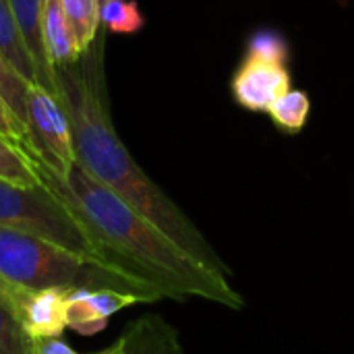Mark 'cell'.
Returning a JSON list of instances; mask_svg holds the SVG:
<instances>
[{
    "instance_id": "3",
    "label": "cell",
    "mask_w": 354,
    "mask_h": 354,
    "mask_svg": "<svg viewBox=\"0 0 354 354\" xmlns=\"http://www.w3.org/2000/svg\"><path fill=\"white\" fill-rule=\"evenodd\" d=\"M0 278L27 292L48 288H116L149 303L147 297L127 280L50 241L4 226H0Z\"/></svg>"
},
{
    "instance_id": "6",
    "label": "cell",
    "mask_w": 354,
    "mask_h": 354,
    "mask_svg": "<svg viewBox=\"0 0 354 354\" xmlns=\"http://www.w3.org/2000/svg\"><path fill=\"white\" fill-rule=\"evenodd\" d=\"M290 89V75L284 62L245 56L234 79V100L253 112H268L270 106Z\"/></svg>"
},
{
    "instance_id": "1",
    "label": "cell",
    "mask_w": 354,
    "mask_h": 354,
    "mask_svg": "<svg viewBox=\"0 0 354 354\" xmlns=\"http://www.w3.org/2000/svg\"><path fill=\"white\" fill-rule=\"evenodd\" d=\"M33 164L39 180L85 226L110 270L156 303L197 297L234 311L243 309L245 301L228 278L201 266L79 164L66 174H56L35 160Z\"/></svg>"
},
{
    "instance_id": "13",
    "label": "cell",
    "mask_w": 354,
    "mask_h": 354,
    "mask_svg": "<svg viewBox=\"0 0 354 354\" xmlns=\"http://www.w3.org/2000/svg\"><path fill=\"white\" fill-rule=\"evenodd\" d=\"M62 6H64V12L68 17V23L73 27L79 48L81 52H85L100 35L102 0H62Z\"/></svg>"
},
{
    "instance_id": "14",
    "label": "cell",
    "mask_w": 354,
    "mask_h": 354,
    "mask_svg": "<svg viewBox=\"0 0 354 354\" xmlns=\"http://www.w3.org/2000/svg\"><path fill=\"white\" fill-rule=\"evenodd\" d=\"M0 178L19 185H39V174L33 160L8 137L0 135Z\"/></svg>"
},
{
    "instance_id": "5",
    "label": "cell",
    "mask_w": 354,
    "mask_h": 354,
    "mask_svg": "<svg viewBox=\"0 0 354 354\" xmlns=\"http://www.w3.org/2000/svg\"><path fill=\"white\" fill-rule=\"evenodd\" d=\"M25 122L33 143L31 160L56 174H66L75 164L73 124L58 93L39 83H29L25 95Z\"/></svg>"
},
{
    "instance_id": "8",
    "label": "cell",
    "mask_w": 354,
    "mask_h": 354,
    "mask_svg": "<svg viewBox=\"0 0 354 354\" xmlns=\"http://www.w3.org/2000/svg\"><path fill=\"white\" fill-rule=\"evenodd\" d=\"M71 290L48 288L27 292L19 317L25 332L33 338H60L66 326V299Z\"/></svg>"
},
{
    "instance_id": "7",
    "label": "cell",
    "mask_w": 354,
    "mask_h": 354,
    "mask_svg": "<svg viewBox=\"0 0 354 354\" xmlns=\"http://www.w3.org/2000/svg\"><path fill=\"white\" fill-rule=\"evenodd\" d=\"M137 303H143L137 295L116 288H75L66 299V326L83 336H93L114 313Z\"/></svg>"
},
{
    "instance_id": "19",
    "label": "cell",
    "mask_w": 354,
    "mask_h": 354,
    "mask_svg": "<svg viewBox=\"0 0 354 354\" xmlns=\"http://www.w3.org/2000/svg\"><path fill=\"white\" fill-rule=\"evenodd\" d=\"M0 135L8 137L19 147H23L29 158L33 156V143H31L27 124L12 112V108L6 104V100L2 95H0Z\"/></svg>"
},
{
    "instance_id": "20",
    "label": "cell",
    "mask_w": 354,
    "mask_h": 354,
    "mask_svg": "<svg viewBox=\"0 0 354 354\" xmlns=\"http://www.w3.org/2000/svg\"><path fill=\"white\" fill-rule=\"evenodd\" d=\"M286 54L288 48L284 39L276 33H257L249 41L247 56L261 58V60H272V62H284L286 64Z\"/></svg>"
},
{
    "instance_id": "16",
    "label": "cell",
    "mask_w": 354,
    "mask_h": 354,
    "mask_svg": "<svg viewBox=\"0 0 354 354\" xmlns=\"http://www.w3.org/2000/svg\"><path fill=\"white\" fill-rule=\"evenodd\" d=\"M0 354H33V338L25 332L15 307L0 297Z\"/></svg>"
},
{
    "instance_id": "17",
    "label": "cell",
    "mask_w": 354,
    "mask_h": 354,
    "mask_svg": "<svg viewBox=\"0 0 354 354\" xmlns=\"http://www.w3.org/2000/svg\"><path fill=\"white\" fill-rule=\"evenodd\" d=\"M100 19L110 33L120 35L137 33L143 27V15L135 0H102Z\"/></svg>"
},
{
    "instance_id": "22",
    "label": "cell",
    "mask_w": 354,
    "mask_h": 354,
    "mask_svg": "<svg viewBox=\"0 0 354 354\" xmlns=\"http://www.w3.org/2000/svg\"><path fill=\"white\" fill-rule=\"evenodd\" d=\"M0 297L6 299V301L15 307V311L19 313V311H21V305H23V301H25V297H27V290H19V288L10 286L8 282H4V280L0 278Z\"/></svg>"
},
{
    "instance_id": "9",
    "label": "cell",
    "mask_w": 354,
    "mask_h": 354,
    "mask_svg": "<svg viewBox=\"0 0 354 354\" xmlns=\"http://www.w3.org/2000/svg\"><path fill=\"white\" fill-rule=\"evenodd\" d=\"M39 27H41V46L48 64L52 66L54 73L66 68L68 64L81 58L83 52L77 44L62 0H41Z\"/></svg>"
},
{
    "instance_id": "4",
    "label": "cell",
    "mask_w": 354,
    "mask_h": 354,
    "mask_svg": "<svg viewBox=\"0 0 354 354\" xmlns=\"http://www.w3.org/2000/svg\"><path fill=\"white\" fill-rule=\"evenodd\" d=\"M0 226L50 241V243L83 257L85 261L114 274L110 270V266L106 263L102 251L97 249V245L85 230V226L79 222V218L44 183L19 185V183L0 178ZM114 276H118V274H114ZM129 284H133V282H129ZM135 288H139V286H135ZM141 292L147 297L149 303H156L145 290H141Z\"/></svg>"
},
{
    "instance_id": "12",
    "label": "cell",
    "mask_w": 354,
    "mask_h": 354,
    "mask_svg": "<svg viewBox=\"0 0 354 354\" xmlns=\"http://www.w3.org/2000/svg\"><path fill=\"white\" fill-rule=\"evenodd\" d=\"M0 52L8 58V62L25 81L29 83L37 81L35 64L19 29V23L15 19L10 0H0Z\"/></svg>"
},
{
    "instance_id": "15",
    "label": "cell",
    "mask_w": 354,
    "mask_h": 354,
    "mask_svg": "<svg viewBox=\"0 0 354 354\" xmlns=\"http://www.w3.org/2000/svg\"><path fill=\"white\" fill-rule=\"evenodd\" d=\"M309 95L303 91H292L288 89L284 95H280L268 110L272 120L288 133H299L307 124L309 116Z\"/></svg>"
},
{
    "instance_id": "10",
    "label": "cell",
    "mask_w": 354,
    "mask_h": 354,
    "mask_svg": "<svg viewBox=\"0 0 354 354\" xmlns=\"http://www.w3.org/2000/svg\"><path fill=\"white\" fill-rule=\"evenodd\" d=\"M122 354H185L178 332L158 313H147L120 336Z\"/></svg>"
},
{
    "instance_id": "2",
    "label": "cell",
    "mask_w": 354,
    "mask_h": 354,
    "mask_svg": "<svg viewBox=\"0 0 354 354\" xmlns=\"http://www.w3.org/2000/svg\"><path fill=\"white\" fill-rule=\"evenodd\" d=\"M104 37L66 68L56 71L58 95L73 124L77 164L158 226L201 266L230 280L232 272L180 207L141 170L120 141L104 85Z\"/></svg>"
},
{
    "instance_id": "11",
    "label": "cell",
    "mask_w": 354,
    "mask_h": 354,
    "mask_svg": "<svg viewBox=\"0 0 354 354\" xmlns=\"http://www.w3.org/2000/svg\"><path fill=\"white\" fill-rule=\"evenodd\" d=\"M15 19L19 23V29L23 33V39L29 48V54L35 64L37 81L39 85L48 87L50 91L58 93L56 87V73L48 64L44 46H41V27H39V15H41V0H10Z\"/></svg>"
},
{
    "instance_id": "18",
    "label": "cell",
    "mask_w": 354,
    "mask_h": 354,
    "mask_svg": "<svg viewBox=\"0 0 354 354\" xmlns=\"http://www.w3.org/2000/svg\"><path fill=\"white\" fill-rule=\"evenodd\" d=\"M29 81H25L8 58L0 52V95L12 108V112L25 122V95H27ZM27 124V122H25Z\"/></svg>"
},
{
    "instance_id": "21",
    "label": "cell",
    "mask_w": 354,
    "mask_h": 354,
    "mask_svg": "<svg viewBox=\"0 0 354 354\" xmlns=\"http://www.w3.org/2000/svg\"><path fill=\"white\" fill-rule=\"evenodd\" d=\"M33 354H81L75 348H71L64 340L60 338H39L33 340ZM91 354H122V340L118 338L114 344H110L108 348L100 351V353Z\"/></svg>"
}]
</instances>
